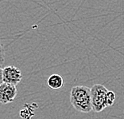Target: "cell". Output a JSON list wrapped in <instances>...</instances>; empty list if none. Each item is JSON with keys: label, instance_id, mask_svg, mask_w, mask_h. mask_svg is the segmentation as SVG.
Instances as JSON below:
<instances>
[{"label": "cell", "instance_id": "cell-3", "mask_svg": "<svg viewBox=\"0 0 124 119\" xmlns=\"http://www.w3.org/2000/svg\"><path fill=\"white\" fill-rule=\"evenodd\" d=\"M2 82H6L17 86L22 79V73L19 68L14 66H8L2 68Z\"/></svg>", "mask_w": 124, "mask_h": 119}, {"label": "cell", "instance_id": "cell-1", "mask_svg": "<svg viewBox=\"0 0 124 119\" xmlns=\"http://www.w3.org/2000/svg\"><path fill=\"white\" fill-rule=\"evenodd\" d=\"M70 102L79 112H91L92 110L91 88L85 86H73L70 91Z\"/></svg>", "mask_w": 124, "mask_h": 119}, {"label": "cell", "instance_id": "cell-7", "mask_svg": "<svg viewBox=\"0 0 124 119\" xmlns=\"http://www.w3.org/2000/svg\"><path fill=\"white\" fill-rule=\"evenodd\" d=\"M20 115L24 119H30L34 114H33V111H29L27 108H25L20 111Z\"/></svg>", "mask_w": 124, "mask_h": 119}, {"label": "cell", "instance_id": "cell-4", "mask_svg": "<svg viewBox=\"0 0 124 119\" xmlns=\"http://www.w3.org/2000/svg\"><path fill=\"white\" fill-rule=\"evenodd\" d=\"M18 90L15 85L2 82L0 85V101L2 104H8L15 100Z\"/></svg>", "mask_w": 124, "mask_h": 119}, {"label": "cell", "instance_id": "cell-5", "mask_svg": "<svg viewBox=\"0 0 124 119\" xmlns=\"http://www.w3.org/2000/svg\"><path fill=\"white\" fill-rule=\"evenodd\" d=\"M47 83L49 88L53 90H59L62 88V86H64V78L61 77V75L54 73V74L49 76V78H48Z\"/></svg>", "mask_w": 124, "mask_h": 119}, {"label": "cell", "instance_id": "cell-2", "mask_svg": "<svg viewBox=\"0 0 124 119\" xmlns=\"http://www.w3.org/2000/svg\"><path fill=\"white\" fill-rule=\"evenodd\" d=\"M108 90L101 84H95L91 88L92 110L95 113H100L108 106L107 93Z\"/></svg>", "mask_w": 124, "mask_h": 119}, {"label": "cell", "instance_id": "cell-6", "mask_svg": "<svg viewBox=\"0 0 124 119\" xmlns=\"http://www.w3.org/2000/svg\"><path fill=\"white\" fill-rule=\"evenodd\" d=\"M115 98H116L115 93L113 91H111V90H108V93H107V103H108V106H111L115 103Z\"/></svg>", "mask_w": 124, "mask_h": 119}]
</instances>
